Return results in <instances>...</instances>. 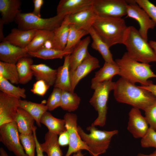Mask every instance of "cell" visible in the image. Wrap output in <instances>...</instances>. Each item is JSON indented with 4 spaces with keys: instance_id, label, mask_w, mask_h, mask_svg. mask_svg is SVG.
<instances>
[{
    "instance_id": "1",
    "label": "cell",
    "mask_w": 156,
    "mask_h": 156,
    "mask_svg": "<svg viewBox=\"0 0 156 156\" xmlns=\"http://www.w3.org/2000/svg\"><path fill=\"white\" fill-rule=\"evenodd\" d=\"M113 90L117 102L144 111L156 102V98L150 92L121 77L115 82Z\"/></svg>"
},
{
    "instance_id": "2",
    "label": "cell",
    "mask_w": 156,
    "mask_h": 156,
    "mask_svg": "<svg viewBox=\"0 0 156 156\" xmlns=\"http://www.w3.org/2000/svg\"><path fill=\"white\" fill-rule=\"evenodd\" d=\"M115 62L119 69L121 77L133 83H139L142 86H147L153 82L149 80L156 78L155 74L151 68L149 64L138 62L130 57L125 52Z\"/></svg>"
},
{
    "instance_id": "3",
    "label": "cell",
    "mask_w": 156,
    "mask_h": 156,
    "mask_svg": "<svg viewBox=\"0 0 156 156\" xmlns=\"http://www.w3.org/2000/svg\"><path fill=\"white\" fill-rule=\"evenodd\" d=\"M92 27L109 48L117 44H123L128 27L122 18L98 16Z\"/></svg>"
},
{
    "instance_id": "4",
    "label": "cell",
    "mask_w": 156,
    "mask_h": 156,
    "mask_svg": "<svg viewBox=\"0 0 156 156\" xmlns=\"http://www.w3.org/2000/svg\"><path fill=\"white\" fill-rule=\"evenodd\" d=\"M123 44L126 47L128 55L132 59L145 63L156 62V55L149 42L134 27H128Z\"/></svg>"
},
{
    "instance_id": "5",
    "label": "cell",
    "mask_w": 156,
    "mask_h": 156,
    "mask_svg": "<svg viewBox=\"0 0 156 156\" xmlns=\"http://www.w3.org/2000/svg\"><path fill=\"white\" fill-rule=\"evenodd\" d=\"M87 130L90 131V133H86L80 126H78V133L82 140L88 146L89 152L92 156H99L105 153L112 138L118 132L117 130H100L91 125L88 127Z\"/></svg>"
},
{
    "instance_id": "6",
    "label": "cell",
    "mask_w": 156,
    "mask_h": 156,
    "mask_svg": "<svg viewBox=\"0 0 156 156\" xmlns=\"http://www.w3.org/2000/svg\"><path fill=\"white\" fill-rule=\"evenodd\" d=\"M66 16L57 14L49 18H44L32 12H19L15 21L18 29L26 30L36 29L53 31L62 23Z\"/></svg>"
},
{
    "instance_id": "7",
    "label": "cell",
    "mask_w": 156,
    "mask_h": 156,
    "mask_svg": "<svg viewBox=\"0 0 156 156\" xmlns=\"http://www.w3.org/2000/svg\"><path fill=\"white\" fill-rule=\"evenodd\" d=\"M115 84V82L110 80L99 84L94 90V92L89 102L97 112L98 116L91 126L103 127L105 125L109 94L114 90Z\"/></svg>"
},
{
    "instance_id": "8",
    "label": "cell",
    "mask_w": 156,
    "mask_h": 156,
    "mask_svg": "<svg viewBox=\"0 0 156 156\" xmlns=\"http://www.w3.org/2000/svg\"><path fill=\"white\" fill-rule=\"evenodd\" d=\"M14 121L0 126V141L16 156H28L21 144L20 135Z\"/></svg>"
},
{
    "instance_id": "9",
    "label": "cell",
    "mask_w": 156,
    "mask_h": 156,
    "mask_svg": "<svg viewBox=\"0 0 156 156\" xmlns=\"http://www.w3.org/2000/svg\"><path fill=\"white\" fill-rule=\"evenodd\" d=\"M128 3L125 0H94L93 8L98 16L122 18L127 15Z\"/></svg>"
},
{
    "instance_id": "10",
    "label": "cell",
    "mask_w": 156,
    "mask_h": 156,
    "mask_svg": "<svg viewBox=\"0 0 156 156\" xmlns=\"http://www.w3.org/2000/svg\"><path fill=\"white\" fill-rule=\"evenodd\" d=\"M65 127L69 135L68 148L65 156H70L79 151L85 150L89 152L88 146L82 140L78 132L77 117L74 114L66 113L64 116Z\"/></svg>"
},
{
    "instance_id": "11",
    "label": "cell",
    "mask_w": 156,
    "mask_h": 156,
    "mask_svg": "<svg viewBox=\"0 0 156 156\" xmlns=\"http://www.w3.org/2000/svg\"><path fill=\"white\" fill-rule=\"evenodd\" d=\"M127 1L128 5L127 16L132 18L138 22L140 27L138 30L140 34L144 39L148 41V31L150 29H153L156 26V23L134 0Z\"/></svg>"
},
{
    "instance_id": "12",
    "label": "cell",
    "mask_w": 156,
    "mask_h": 156,
    "mask_svg": "<svg viewBox=\"0 0 156 156\" xmlns=\"http://www.w3.org/2000/svg\"><path fill=\"white\" fill-rule=\"evenodd\" d=\"M19 99L0 92V126L14 121Z\"/></svg>"
},
{
    "instance_id": "13",
    "label": "cell",
    "mask_w": 156,
    "mask_h": 156,
    "mask_svg": "<svg viewBox=\"0 0 156 156\" xmlns=\"http://www.w3.org/2000/svg\"><path fill=\"white\" fill-rule=\"evenodd\" d=\"M148 125L140 109L134 107L131 109L129 113L127 129L134 138H142L149 129Z\"/></svg>"
},
{
    "instance_id": "14",
    "label": "cell",
    "mask_w": 156,
    "mask_h": 156,
    "mask_svg": "<svg viewBox=\"0 0 156 156\" xmlns=\"http://www.w3.org/2000/svg\"><path fill=\"white\" fill-rule=\"evenodd\" d=\"M100 67L99 60L90 54L88 55L83 62L74 72L70 74L71 84V92H74L79 82L92 70Z\"/></svg>"
},
{
    "instance_id": "15",
    "label": "cell",
    "mask_w": 156,
    "mask_h": 156,
    "mask_svg": "<svg viewBox=\"0 0 156 156\" xmlns=\"http://www.w3.org/2000/svg\"><path fill=\"white\" fill-rule=\"evenodd\" d=\"M27 47L22 48L15 46L5 39L0 43V61L16 64L21 58L30 56Z\"/></svg>"
},
{
    "instance_id": "16",
    "label": "cell",
    "mask_w": 156,
    "mask_h": 156,
    "mask_svg": "<svg viewBox=\"0 0 156 156\" xmlns=\"http://www.w3.org/2000/svg\"><path fill=\"white\" fill-rule=\"evenodd\" d=\"M97 15L92 5L75 13L68 15V22L77 27L88 31Z\"/></svg>"
},
{
    "instance_id": "17",
    "label": "cell",
    "mask_w": 156,
    "mask_h": 156,
    "mask_svg": "<svg viewBox=\"0 0 156 156\" xmlns=\"http://www.w3.org/2000/svg\"><path fill=\"white\" fill-rule=\"evenodd\" d=\"M37 30H22L18 28L12 29L5 39L10 43L22 48L27 47L34 37Z\"/></svg>"
},
{
    "instance_id": "18",
    "label": "cell",
    "mask_w": 156,
    "mask_h": 156,
    "mask_svg": "<svg viewBox=\"0 0 156 156\" xmlns=\"http://www.w3.org/2000/svg\"><path fill=\"white\" fill-rule=\"evenodd\" d=\"M94 0H61L57 8V14L66 16L92 5Z\"/></svg>"
},
{
    "instance_id": "19",
    "label": "cell",
    "mask_w": 156,
    "mask_h": 156,
    "mask_svg": "<svg viewBox=\"0 0 156 156\" xmlns=\"http://www.w3.org/2000/svg\"><path fill=\"white\" fill-rule=\"evenodd\" d=\"M90 42L89 36L81 40L73 49L69 58L70 74L83 62L88 53V48Z\"/></svg>"
},
{
    "instance_id": "20",
    "label": "cell",
    "mask_w": 156,
    "mask_h": 156,
    "mask_svg": "<svg viewBox=\"0 0 156 156\" xmlns=\"http://www.w3.org/2000/svg\"><path fill=\"white\" fill-rule=\"evenodd\" d=\"M21 3L20 0H0L1 18L4 24L10 23L15 19L21 12Z\"/></svg>"
},
{
    "instance_id": "21",
    "label": "cell",
    "mask_w": 156,
    "mask_h": 156,
    "mask_svg": "<svg viewBox=\"0 0 156 156\" xmlns=\"http://www.w3.org/2000/svg\"><path fill=\"white\" fill-rule=\"evenodd\" d=\"M119 69L116 62L111 63L105 62L103 66L95 74L91 81V88L94 90L98 84L110 80L114 76L119 75Z\"/></svg>"
},
{
    "instance_id": "22",
    "label": "cell",
    "mask_w": 156,
    "mask_h": 156,
    "mask_svg": "<svg viewBox=\"0 0 156 156\" xmlns=\"http://www.w3.org/2000/svg\"><path fill=\"white\" fill-rule=\"evenodd\" d=\"M70 54L64 57L63 65L59 67L57 69L56 79L54 86V87L59 88L62 90L71 91V84L69 63Z\"/></svg>"
},
{
    "instance_id": "23",
    "label": "cell",
    "mask_w": 156,
    "mask_h": 156,
    "mask_svg": "<svg viewBox=\"0 0 156 156\" xmlns=\"http://www.w3.org/2000/svg\"><path fill=\"white\" fill-rule=\"evenodd\" d=\"M69 25L67 15L61 24L53 31L52 40L53 49L60 50L65 49L67 42Z\"/></svg>"
},
{
    "instance_id": "24",
    "label": "cell",
    "mask_w": 156,
    "mask_h": 156,
    "mask_svg": "<svg viewBox=\"0 0 156 156\" xmlns=\"http://www.w3.org/2000/svg\"><path fill=\"white\" fill-rule=\"evenodd\" d=\"M14 121L16 122L18 131L20 133L31 134L36 127L33 118L24 109L19 107Z\"/></svg>"
},
{
    "instance_id": "25",
    "label": "cell",
    "mask_w": 156,
    "mask_h": 156,
    "mask_svg": "<svg viewBox=\"0 0 156 156\" xmlns=\"http://www.w3.org/2000/svg\"><path fill=\"white\" fill-rule=\"evenodd\" d=\"M88 32L92 40L91 45L92 48L100 53L105 62L111 63H115V61L113 60L112 55L109 50V47L92 27L88 30Z\"/></svg>"
},
{
    "instance_id": "26",
    "label": "cell",
    "mask_w": 156,
    "mask_h": 156,
    "mask_svg": "<svg viewBox=\"0 0 156 156\" xmlns=\"http://www.w3.org/2000/svg\"><path fill=\"white\" fill-rule=\"evenodd\" d=\"M31 68L37 81L43 80L50 86L54 85L56 79L57 69H53L43 64H33Z\"/></svg>"
},
{
    "instance_id": "27",
    "label": "cell",
    "mask_w": 156,
    "mask_h": 156,
    "mask_svg": "<svg viewBox=\"0 0 156 156\" xmlns=\"http://www.w3.org/2000/svg\"><path fill=\"white\" fill-rule=\"evenodd\" d=\"M19 107L28 112L34 119L37 125L41 127L40 120L44 113L48 110L43 103H37L25 100L19 99Z\"/></svg>"
},
{
    "instance_id": "28",
    "label": "cell",
    "mask_w": 156,
    "mask_h": 156,
    "mask_svg": "<svg viewBox=\"0 0 156 156\" xmlns=\"http://www.w3.org/2000/svg\"><path fill=\"white\" fill-rule=\"evenodd\" d=\"M58 135L47 132L44 136V142L40 144L41 149L47 156H62V152L58 142Z\"/></svg>"
},
{
    "instance_id": "29",
    "label": "cell",
    "mask_w": 156,
    "mask_h": 156,
    "mask_svg": "<svg viewBox=\"0 0 156 156\" xmlns=\"http://www.w3.org/2000/svg\"><path fill=\"white\" fill-rule=\"evenodd\" d=\"M32 59L29 57L20 59L16 64L18 73L19 83L25 84L31 81L34 75L31 68L33 64Z\"/></svg>"
},
{
    "instance_id": "30",
    "label": "cell",
    "mask_w": 156,
    "mask_h": 156,
    "mask_svg": "<svg viewBox=\"0 0 156 156\" xmlns=\"http://www.w3.org/2000/svg\"><path fill=\"white\" fill-rule=\"evenodd\" d=\"M40 122L47 127L49 131L58 135L66 130L64 120L54 117L47 111L42 116Z\"/></svg>"
},
{
    "instance_id": "31",
    "label": "cell",
    "mask_w": 156,
    "mask_h": 156,
    "mask_svg": "<svg viewBox=\"0 0 156 156\" xmlns=\"http://www.w3.org/2000/svg\"><path fill=\"white\" fill-rule=\"evenodd\" d=\"M53 34V31L37 30L32 40L27 47L29 52H36L43 48L47 41L52 40Z\"/></svg>"
},
{
    "instance_id": "32",
    "label": "cell",
    "mask_w": 156,
    "mask_h": 156,
    "mask_svg": "<svg viewBox=\"0 0 156 156\" xmlns=\"http://www.w3.org/2000/svg\"><path fill=\"white\" fill-rule=\"evenodd\" d=\"M73 50H60L53 49L42 48L34 52H29L30 56L44 60L62 59L63 57L71 54Z\"/></svg>"
},
{
    "instance_id": "33",
    "label": "cell",
    "mask_w": 156,
    "mask_h": 156,
    "mask_svg": "<svg viewBox=\"0 0 156 156\" xmlns=\"http://www.w3.org/2000/svg\"><path fill=\"white\" fill-rule=\"evenodd\" d=\"M81 101L80 97L76 93L62 90L60 107L69 112L74 111L78 108Z\"/></svg>"
},
{
    "instance_id": "34",
    "label": "cell",
    "mask_w": 156,
    "mask_h": 156,
    "mask_svg": "<svg viewBox=\"0 0 156 156\" xmlns=\"http://www.w3.org/2000/svg\"><path fill=\"white\" fill-rule=\"evenodd\" d=\"M9 81L0 76L1 92L10 96L21 99L26 97L25 90L23 88L15 86Z\"/></svg>"
},
{
    "instance_id": "35",
    "label": "cell",
    "mask_w": 156,
    "mask_h": 156,
    "mask_svg": "<svg viewBox=\"0 0 156 156\" xmlns=\"http://www.w3.org/2000/svg\"><path fill=\"white\" fill-rule=\"evenodd\" d=\"M88 34V31L79 28L73 25L70 24L67 42L64 50H73L80 42L81 38Z\"/></svg>"
},
{
    "instance_id": "36",
    "label": "cell",
    "mask_w": 156,
    "mask_h": 156,
    "mask_svg": "<svg viewBox=\"0 0 156 156\" xmlns=\"http://www.w3.org/2000/svg\"><path fill=\"white\" fill-rule=\"evenodd\" d=\"M0 76L12 84L19 83L18 75L16 64L0 61Z\"/></svg>"
},
{
    "instance_id": "37",
    "label": "cell",
    "mask_w": 156,
    "mask_h": 156,
    "mask_svg": "<svg viewBox=\"0 0 156 156\" xmlns=\"http://www.w3.org/2000/svg\"><path fill=\"white\" fill-rule=\"evenodd\" d=\"M20 139L26 154L28 156H35L36 145L33 133L31 134L20 133Z\"/></svg>"
},
{
    "instance_id": "38",
    "label": "cell",
    "mask_w": 156,
    "mask_h": 156,
    "mask_svg": "<svg viewBox=\"0 0 156 156\" xmlns=\"http://www.w3.org/2000/svg\"><path fill=\"white\" fill-rule=\"evenodd\" d=\"M62 92V90L61 89L54 87L47 101L46 105L48 110L52 111L61 107Z\"/></svg>"
},
{
    "instance_id": "39",
    "label": "cell",
    "mask_w": 156,
    "mask_h": 156,
    "mask_svg": "<svg viewBox=\"0 0 156 156\" xmlns=\"http://www.w3.org/2000/svg\"><path fill=\"white\" fill-rule=\"evenodd\" d=\"M140 143L143 148L153 147L156 149V131L149 127L146 134L141 138Z\"/></svg>"
},
{
    "instance_id": "40",
    "label": "cell",
    "mask_w": 156,
    "mask_h": 156,
    "mask_svg": "<svg viewBox=\"0 0 156 156\" xmlns=\"http://www.w3.org/2000/svg\"><path fill=\"white\" fill-rule=\"evenodd\" d=\"M156 23V6L148 0H134Z\"/></svg>"
},
{
    "instance_id": "41",
    "label": "cell",
    "mask_w": 156,
    "mask_h": 156,
    "mask_svg": "<svg viewBox=\"0 0 156 156\" xmlns=\"http://www.w3.org/2000/svg\"><path fill=\"white\" fill-rule=\"evenodd\" d=\"M144 112V117L150 126L149 127L156 131V102Z\"/></svg>"
},
{
    "instance_id": "42",
    "label": "cell",
    "mask_w": 156,
    "mask_h": 156,
    "mask_svg": "<svg viewBox=\"0 0 156 156\" xmlns=\"http://www.w3.org/2000/svg\"><path fill=\"white\" fill-rule=\"evenodd\" d=\"M50 87L44 81L42 80L37 81L33 84L31 89V92L34 94L41 96H44Z\"/></svg>"
},
{
    "instance_id": "43",
    "label": "cell",
    "mask_w": 156,
    "mask_h": 156,
    "mask_svg": "<svg viewBox=\"0 0 156 156\" xmlns=\"http://www.w3.org/2000/svg\"><path fill=\"white\" fill-rule=\"evenodd\" d=\"M58 143L60 146H65L68 145L69 138L68 133L66 129L61 133L58 138Z\"/></svg>"
},
{
    "instance_id": "44",
    "label": "cell",
    "mask_w": 156,
    "mask_h": 156,
    "mask_svg": "<svg viewBox=\"0 0 156 156\" xmlns=\"http://www.w3.org/2000/svg\"><path fill=\"white\" fill-rule=\"evenodd\" d=\"M34 3V8L32 12L35 15L39 17H41L40 10L44 1L43 0H34L33 1Z\"/></svg>"
},
{
    "instance_id": "45",
    "label": "cell",
    "mask_w": 156,
    "mask_h": 156,
    "mask_svg": "<svg viewBox=\"0 0 156 156\" xmlns=\"http://www.w3.org/2000/svg\"><path fill=\"white\" fill-rule=\"evenodd\" d=\"M36 127H35L34 128L33 131V134L36 143V156H44L43 155V152L41 149L40 144L36 136Z\"/></svg>"
},
{
    "instance_id": "46",
    "label": "cell",
    "mask_w": 156,
    "mask_h": 156,
    "mask_svg": "<svg viewBox=\"0 0 156 156\" xmlns=\"http://www.w3.org/2000/svg\"><path fill=\"white\" fill-rule=\"evenodd\" d=\"M140 87L150 92L156 98V84L152 83L147 86H141Z\"/></svg>"
},
{
    "instance_id": "47",
    "label": "cell",
    "mask_w": 156,
    "mask_h": 156,
    "mask_svg": "<svg viewBox=\"0 0 156 156\" xmlns=\"http://www.w3.org/2000/svg\"><path fill=\"white\" fill-rule=\"evenodd\" d=\"M3 21L1 19L0 20V40L1 42L4 40L5 37L4 36L3 29V25H4Z\"/></svg>"
},
{
    "instance_id": "48",
    "label": "cell",
    "mask_w": 156,
    "mask_h": 156,
    "mask_svg": "<svg viewBox=\"0 0 156 156\" xmlns=\"http://www.w3.org/2000/svg\"><path fill=\"white\" fill-rule=\"evenodd\" d=\"M149 43L156 55V41L150 40L149 42Z\"/></svg>"
},
{
    "instance_id": "49",
    "label": "cell",
    "mask_w": 156,
    "mask_h": 156,
    "mask_svg": "<svg viewBox=\"0 0 156 156\" xmlns=\"http://www.w3.org/2000/svg\"><path fill=\"white\" fill-rule=\"evenodd\" d=\"M0 156H9L7 152L3 148H0Z\"/></svg>"
},
{
    "instance_id": "50",
    "label": "cell",
    "mask_w": 156,
    "mask_h": 156,
    "mask_svg": "<svg viewBox=\"0 0 156 156\" xmlns=\"http://www.w3.org/2000/svg\"><path fill=\"white\" fill-rule=\"evenodd\" d=\"M136 156H156V150L153 153L149 154L146 155L143 153H139Z\"/></svg>"
},
{
    "instance_id": "51",
    "label": "cell",
    "mask_w": 156,
    "mask_h": 156,
    "mask_svg": "<svg viewBox=\"0 0 156 156\" xmlns=\"http://www.w3.org/2000/svg\"><path fill=\"white\" fill-rule=\"evenodd\" d=\"M84 154L81 152V151H79L74 153L72 156H83Z\"/></svg>"
}]
</instances>
